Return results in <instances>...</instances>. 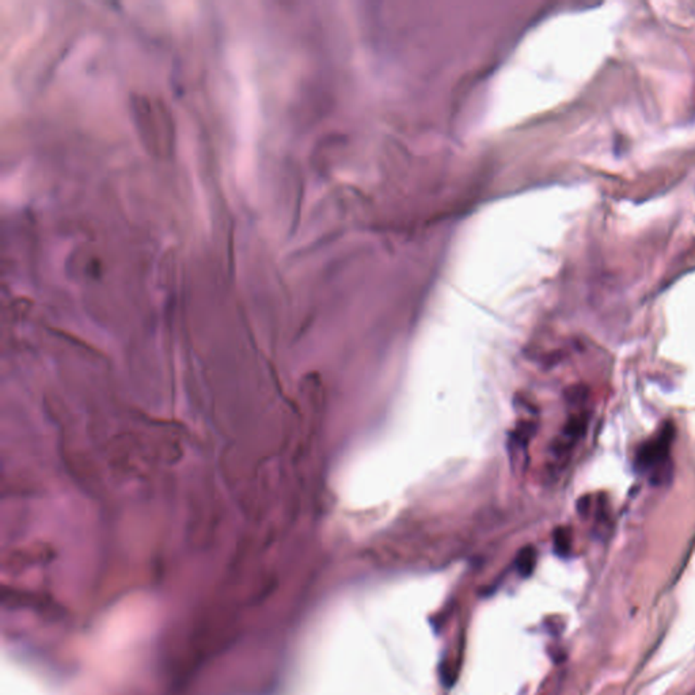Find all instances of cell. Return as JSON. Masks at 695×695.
Masks as SVG:
<instances>
[{
    "mask_svg": "<svg viewBox=\"0 0 695 695\" xmlns=\"http://www.w3.org/2000/svg\"><path fill=\"white\" fill-rule=\"evenodd\" d=\"M675 428L673 424H664L655 436L643 442L638 447L635 457V467L640 475H648L651 481L663 483L667 466L671 458Z\"/></svg>",
    "mask_w": 695,
    "mask_h": 695,
    "instance_id": "7a4b0ae2",
    "label": "cell"
},
{
    "mask_svg": "<svg viewBox=\"0 0 695 695\" xmlns=\"http://www.w3.org/2000/svg\"><path fill=\"white\" fill-rule=\"evenodd\" d=\"M535 563H537V552L534 547L529 546L524 547L522 552L517 555L516 565L517 571L523 576H530L534 571Z\"/></svg>",
    "mask_w": 695,
    "mask_h": 695,
    "instance_id": "277c9868",
    "label": "cell"
},
{
    "mask_svg": "<svg viewBox=\"0 0 695 695\" xmlns=\"http://www.w3.org/2000/svg\"><path fill=\"white\" fill-rule=\"evenodd\" d=\"M588 414L586 411H578L569 417L560 436L553 443L552 452L558 460L566 459L575 449L576 444L583 439L587 427H588Z\"/></svg>",
    "mask_w": 695,
    "mask_h": 695,
    "instance_id": "3957f363",
    "label": "cell"
},
{
    "mask_svg": "<svg viewBox=\"0 0 695 695\" xmlns=\"http://www.w3.org/2000/svg\"><path fill=\"white\" fill-rule=\"evenodd\" d=\"M130 109L144 150L154 158H172L176 151L177 131L169 105L162 98L132 92Z\"/></svg>",
    "mask_w": 695,
    "mask_h": 695,
    "instance_id": "6da1fadb",
    "label": "cell"
},
{
    "mask_svg": "<svg viewBox=\"0 0 695 695\" xmlns=\"http://www.w3.org/2000/svg\"><path fill=\"white\" fill-rule=\"evenodd\" d=\"M555 550L560 553L561 555H566L571 550V534L568 530L560 529L555 532Z\"/></svg>",
    "mask_w": 695,
    "mask_h": 695,
    "instance_id": "5b68a950",
    "label": "cell"
}]
</instances>
